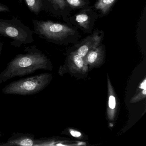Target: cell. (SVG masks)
<instances>
[{
    "instance_id": "cell-1",
    "label": "cell",
    "mask_w": 146,
    "mask_h": 146,
    "mask_svg": "<svg viewBox=\"0 0 146 146\" xmlns=\"http://www.w3.org/2000/svg\"><path fill=\"white\" fill-rule=\"evenodd\" d=\"M27 53L19 54L8 63L0 73V84L15 77H21L40 70L49 69L46 57L35 49L25 50Z\"/></svg>"
},
{
    "instance_id": "cell-2",
    "label": "cell",
    "mask_w": 146,
    "mask_h": 146,
    "mask_svg": "<svg viewBox=\"0 0 146 146\" xmlns=\"http://www.w3.org/2000/svg\"><path fill=\"white\" fill-rule=\"evenodd\" d=\"M50 76L42 73L22 78L7 84L2 89L6 94L27 96L37 94L48 84Z\"/></svg>"
},
{
    "instance_id": "cell-3",
    "label": "cell",
    "mask_w": 146,
    "mask_h": 146,
    "mask_svg": "<svg viewBox=\"0 0 146 146\" xmlns=\"http://www.w3.org/2000/svg\"><path fill=\"white\" fill-rule=\"evenodd\" d=\"M0 35L10 37L20 43L27 44L34 41L32 32L21 23L0 19Z\"/></svg>"
},
{
    "instance_id": "cell-4",
    "label": "cell",
    "mask_w": 146,
    "mask_h": 146,
    "mask_svg": "<svg viewBox=\"0 0 146 146\" xmlns=\"http://www.w3.org/2000/svg\"><path fill=\"white\" fill-rule=\"evenodd\" d=\"M36 31L48 39L60 40L74 34L75 31L65 25L50 21L37 22Z\"/></svg>"
},
{
    "instance_id": "cell-5",
    "label": "cell",
    "mask_w": 146,
    "mask_h": 146,
    "mask_svg": "<svg viewBox=\"0 0 146 146\" xmlns=\"http://www.w3.org/2000/svg\"><path fill=\"white\" fill-rule=\"evenodd\" d=\"M35 136L23 133H13L6 142L0 144V146H34Z\"/></svg>"
},
{
    "instance_id": "cell-6",
    "label": "cell",
    "mask_w": 146,
    "mask_h": 146,
    "mask_svg": "<svg viewBox=\"0 0 146 146\" xmlns=\"http://www.w3.org/2000/svg\"><path fill=\"white\" fill-rule=\"evenodd\" d=\"M88 41L81 46L77 52V54L81 58L85 57L91 49L95 48L100 44L101 40V37L95 34L88 39Z\"/></svg>"
},
{
    "instance_id": "cell-7",
    "label": "cell",
    "mask_w": 146,
    "mask_h": 146,
    "mask_svg": "<svg viewBox=\"0 0 146 146\" xmlns=\"http://www.w3.org/2000/svg\"><path fill=\"white\" fill-rule=\"evenodd\" d=\"M115 1L116 0H98L95 5L96 8L100 10L103 14H106Z\"/></svg>"
},
{
    "instance_id": "cell-8",
    "label": "cell",
    "mask_w": 146,
    "mask_h": 146,
    "mask_svg": "<svg viewBox=\"0 0 146 146\" xmlns=\"http://www.w3.org/2000/svg\"><path fill=\"white\" fill-rule=\"evenodd\" d=\"M26 4L31 11L39 13L42 7V0H25Z\"/></svg>"
},
{
    "instance_id": "cell-9",
    "label": "cell",
    "mask_w": 146,
    "mask_h": 146,
    "mask_svg": "<svg viewBox=\"0 0 146 146\" xmlns=\"http://www.w3.org/2000/svg\"><path fill=\"white\" fill-rule=\"evenodd\" d=\"M76 21L80 26L88 29V28L89 18L87 14L81 13L76 16Z\"/></svg>"
},
{
    "instance_id": "cell-10",
    "label": "cell",
    "mask_w": 146,
    "mask_h": 146,
    "mask_svg": "<svg viewBox=\"0 0 146 146\" xmlns=\"http://www.w3.org/2000/svg\"><path fill=\"white\" fill-rule=\"evenodd\" d=\"M100 49L99 48H95V49L88 52V54L87 57L88 62L90 64L94 63L99 57L100 55Z\"/></svg>"
},
{
    "instance_id": "cell-11",
    "label": "cell",
    "mask_w": 146,
    "mask_h": 146,
    "mask_svg": "<svg viewBox=\"0 0 146 146\" xmlns=\"http://www.w3.org/2000/svg\"><path fill=\"white\" fill-rule=\"evenodd\" d=\"M67 3L72 7H79L84 5L83 0H66Z\"/></svg>"
},
{
    "instance_id": "cell-12",
    "label": "cell",
    "mask_w": 146,
    "mask_h": 146,
    "mask_svg": "<svg viewBox=\"0 0 146 146\" xmlns=\"http://www.w3.org/2000/svg\"><path fill=\"white\" fill-rule=\"evenodd\" d=\"M73 61L75 65L79 68H81L83 66V61L82 58L77 54H74L72 57Z\"/></svg>"
},
{
    "instance_id": "cell-13",
    "label": "cell",
    "mask_w": 146,
    "mask_h": 146,
    "mask_svg": "<svg viewBox=\"0 0 146 146\" xmlns=\"http://www.w3.org/2000/svg\"><path fill=\"white\" fill-rule=\"evenodd\" d=\"M55 7L60 9H64L66 6L64 0H48Z\"/></svg>"
},
{
    "instance_id": "cell-14",
    "label": "cell",
    "mask_w": 146,
    "mask_h": 146,
    "mask_svg": "<svg viewBox=\"0 0 146 146\" xmlns=\"http://www.w3.org/2000/svg\"><path fill=\"white\" fill-rule=\"evenodd\" d=\"M116 106V100L113 96H111L109 97V107L111 109H114Z\"/></svg>"
},
{
    "instance_id": "cell-15",
    "label": "cell",
    "mask_w": 146,
    "mask_h": 146,
    "mask_svg": "<svg viewBox=\"0 0 146 146\" xmlns=\"http://www.w3.org/2000/svg\"><path fill=\"white\" fill-rule=\"evenodd\" d=\"M9 8L6 6L0 4V12H9Z\"/></svg>"
},
{
    "instance_id": "cell-16",
    "label": "cell",
    "mask_w": 146,
    "mask_h": 146,
    "mask_svg": "<svg viewBox=\"0 0 146 146\" xmlns=\"http://www.w3.org/2000/svg\"><path fill=\"white\" fill-rule=\"evenodd\" d=\"M70 133L73 136L75 137H80L81 135L80 132H78V131H70Z\"/></svg>"
},
{
    "instance_id": "cell-17",
    "label": "cell",
    "mask_w": 146,
    "mask_h": 146,
    "mask_svg": "<svg viewBox=\"0 0 146 146\" xmlns=\"http://www.w3.org/2000/svg\"><path fill=\"white\" fill-rule=\"evenodd\" d=\"M141 85L142 87H141V88H143L145 89V88H146V81L145 80L143 82V83H142Z\"/></svg>"
},
{
    "instance_id": "cell-18",
    "label": "cell",
    "mask_w": 146,
    "mask_h": 146,
    "mask_svg": "<svg viewBox=\"0 0 146 146\" xmlns=\"http://www.w3.org/2000/svg\"><path fill=\"white\" fill-rule=\"evenodd\" d=\"M2 44H1V43H0V54H1V50H2Z\"/></svg>"
},
{
    "instance_id": "cell-19",
    "label": "cell",
    "mask_w": 146,
    "mask_h": 146,
    "mask_svg": "<svg viewBox=\"0 0 146 146\" xmlns=\"http://www.w3.org/2000/svg\"><path fill=\"white\" fill-rule=\"evenodd\" d=\"M143 93L144 94H146V90L144 89V92H143Z\"/></svg>"
}]
</instances>
